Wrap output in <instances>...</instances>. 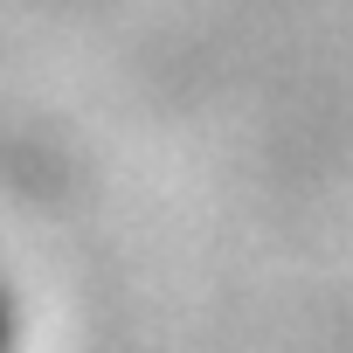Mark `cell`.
I'll list each match as a JSON object with an SVG mask.
<instances>
[{"label":"cell","instance_id":"6da1fadb","mask_svg":"<svg viewBox=\"0 0 353 353\" xmlns=\"http://www.w3.org/2000/svg\"><path fill=\"white\" fill-rule=\"evenodd\" d=\"M0 353H21V305L8 284H0Z\"/></svg>","mask_w":353,"mask_h":353}]
</instances>
